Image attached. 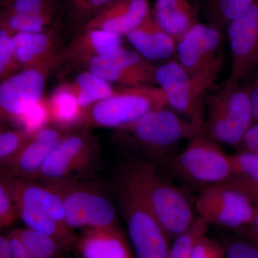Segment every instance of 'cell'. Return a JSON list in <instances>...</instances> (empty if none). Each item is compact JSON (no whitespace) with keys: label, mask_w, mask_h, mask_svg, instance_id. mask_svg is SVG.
Listing matches in <instances>:
<instances>
[{"label":"cell","mask_w":258,"mask_h":258,"mask_svg":"<svg viewBox=\"0 0 258 258\" xmlns=\"http://www.w3.org/2000/svg\"><path fill=\"white\" fill-rule=\"evenodd\" d=\"M118 175L143 198L169 237L174 238L192 224L195 217L189 199L161 175L156 164L135 158L122 166Z\"/></svg>","instance_id":"cell-1"},{"label":"cell","mask_w":258,"mask_h":258,"mask_svg":"<svg viewBox=\"0 0 258 258\" xmlns=\"http://www.w3.org/2000/svg\"><path fill=\"white\" fill-rule=\"evenodd\" d=\"M202 128L165 108L150 112L132 124L116 129V139L137 153L139 159L161 165L178 144L192 139Z\"/></svg>","instance_id":"cell-2"},{"label":"cell","mask_w":258,"mask_h":258,"mask_svg":"<svg viewBox=\"0 0 258 258\" xmlns=\"http://www.w3.org/2000/svg\"><path fill=\"white\" fill-rule=\"evenodd\" d=\"M206 104L202 132L217 143L237 147L254 122L248 88L229 79L208 97Z\"/></svg>","instance_id":"cell-3"},{"label":"cell","mask_w":258,"mask_h":258,"mask_svg":"<svg viewBox=\"0 0 258 258\" xmlns=\"http://www.w3.org/2000/svg\"><path fill=\"white\" fill-rule=\"evenodd\" d=\"M46 182L60 195L71 230L119 227L116 208L97 183L83 177Z\"/></svg>","instance_id":"cell-4"},{"label":"cell","mask_w":258,"mask_h":258,"mask_svg":"<svg viewBox=\"0 0 258 258\" xmlns=\"http://www.w3.org/2000/svg\"><path fill=\"white\" fill-rule=\"evenodd\" d=\"M222 64L221 55L208 67L189 74L179 62L173 61L157 68L156 80L165 94L168 105L187 120L203 126V97L217 79Z\"/></svg>","instance_id":"cell-5"},{"label":"cell","mask_w":258,"mask_h":258,"mask_svg":"<svg viewBox=\"0 0 258 258\" xmlns=\"http://www.w3.org/2000/svg\"><path fill=\"white\" fill-rule=\"evenodd\" d=\"M166 106L167 100L160 88L123 87L117 90L113 96L83 110L80 124L116 130Z\"/></svg>","instance_id":"cell-6"},{"label":"cell","mask_w":258,"mask_h":258,"mask_svg":"<svg viewBox=\"0 0 258 258\" xmlns=\"http://www.w3.org/2000/svg\"><path fill=\"white\" fill-rule=\"evenodd\" d=\"M116 195L118 212L128 229L136 258L169 257L170 237L143 198L120 176Z\"/></svg>","instance_id":"cell-7"},{"label":"cell","mask_w":258,"mask_h":258,"mask_svg":"<svg viewBox=\"0 0 258 258\" xmlns=\"http://www.w3.org/2000/svg\"><path fill=\"white\" fill-rule=\"evenodd\" d=\"M162 164L183 179L203 188L225 182L233 175L229 155L202 130L190 139L182 152L170 156Z\"/></svg>","instance_id":"cell-8"},{"label":"cell","mask_w":258,"mask_h":258,"mask_svg":"<svg viewBox=\"0 0 258 258\" xmlns=\"http://www.w3.org/2000/svg\"><path fill=\"white\" fill-rule=\"evenodd\" d=\"M57 63L55 59L25 68L0 81V125L18 128L25 113L43 99L47 76Z\"/></svg>","instance_id":"cell-9"},{"label":"cell","mask_w":258,"mask_h":258,"mask_svg":"<svg viewBox=\"0 0 258 258\" xmlns=\"http://www.w3.org/2000/svg\"><path fill=\"white\" fill-rule=\"evenodd\" d=\"M99 146L86 128L67 132L52 148L37 179L43 181L82 177L94 166Z\"/></svg>","instance_id":"cell-10"},{"label":"cell","mask_w":258,"mask_h":258,"mask_svg":"<svg viewBox=\"0 0 258 258\" xmlns=\"http://www.w3.org/2000/svg\"><path fill=\"white\" fill-rule=\"evenodd\" d=\"M195 211L209 225L233 231L252 223L254 204L245 194L225 181L204 187L197 199Z\"/></svg>","instance_id":"cell-11"},{"label":"cell","mask_w":258,"mask_h":258,"mask_svg":"<svg viewBox=\"0 0 258 258\" xmlns=\"http://www.w3.org/2000/svg\"><path fill=\"white\" fill-rule=\"evenodd\" d=\"M91 71L109 83L125 87L154 86L157 67L139 52L120 47L106 55L96 57L84 64Z\"/></svg>","instance_id":"cell-12"},{"label":"cell","mask_w":258,"mask_h":258,"mask_svg":"<svg viewBox=\"0 0 258 258\" xmlns=\"http://www.w3.org/2000/svg\"><path fill=\"white\" fill-rule=\"evenodd\" d=\"M232 64L230 79L240 81L255 68L258 58V0L227 27Z\"/></svg>","instance_id":"cell-13"},{"label":"cell","mask_w":258,"mask_h":258,"mask_svg":"<svg viewBox=\"0 0 258 258\" xmlns=\"http://www.w3.org/2000/svg\"><path fill=\"white\" fill-rule=\"evenodd\" d=\"M67 132L52 124L37 131L14 157L0 166V174L18 179H36L49 153Z\"/></svg>","instance_id":"cell-14"},{"label":"cell","mask_w":258,"mask_h":258,"mask_svg":"<svg viewBox=\"0 0 258 258\" xmlns=\"http://www.w3.org/2000/svg\"><path fill=\"white\" fill-rule=\"evenodd\" d=\"M222 42L217 27L195 24L176 42L179 64L189 74L201 71L221 55Z\"/></svg>","instance_id":"cell-15"},{"label":"cell","mask_w":258,"mask_h":258,"mask_svg":"<svg viewBox=\"0 0 258 258\" xmlns=\"http://www.w3.org/2000/svg\"><path fill=\"white\" fill-rule=\"evenodd\" d=\"M0 175L5 178L9 186L15 208L22 207L30 209L48 215L66 225L62 199L49 183L40 180L18 179Z\"/></svg>","instance_id":"cell-16"},{"label":"cell","mask_w":258,"mask_h":258,"mask_svg":"<svg viewBox=\"0 0 258 258\" xmlns=\"http://www.w3.org/2000/svg\"><path fill=\"white\" fill-rule=\"evenodd\" d=\"M148 0H113L86 22L84 29H98L123 36L150 15Z\"/></svg>","instance_id":"cell-17"},{"label":"cell","mask_w":258,"mask_h":258,"mask_svg":"<svg viewBox=\"0 0 258 258\" xmlns=\"http://www.w3.org/2000/svg\"><path fill=\"white\" fill-rule=\"evenodd\" d=\"M82 231L75 247L81 258H134L119 227Z\"/></svg>","instance_id":"cell-18"},{"label":"cell","mask_w":258,"mask_h":258,"mask_svg":"<svg viewBox=\"0 0 258 258\" xmlns=\"http://www.w3.org/2000/svg\"><path fill=\"white\" fill-rule=\"evenodd\" d=\"M58 34V27L52 25L45 32L13 35L15 60L19 69L35 67L59 58Z\"/></svg>","instance_id":"cell-19"},{"label":"cell","mask_w":258,"mask_h":258,"mask_svg":"<svg viewBox=\"0 0 258 258\" xmlns=\"http://www.w3.org/2000/svg\"><path fill=\"white\" fill-rule=\"evenodd\" d=\"M122 47L120 35L98 29H83L63 50L59 52L62 60L85 64L96 57L111 53Z\"/></svg>","instance_id":"cell-20"},{"label":"cell","mask_w":258,"mask_h":258,"mask_svg":"<svg viewBox=\"0 0 258 258\" xmlns=\"http://www.w3.org/2000/svg\"><path fill=\"white\" fill-rule=\"evenodd\" d=\"M126 36L137 52L147 60H164L176 50L174 37L164 31L151 14Z\"/></svg>","instance_id":"cell-21"},{"label":"cell","mask_w":258,"mask_h":258,"mask_svg":"<svg viewBox=\"0 0 258 258\" xmlns=\"http://www.w3.org/2000/svg\"><path fill=\"white\" fill-rule=\"evenodd\" d=\"M152 16L176 42L197 23L195 9L189 0H157Z\"/></svg>","instance_id":"cell-22"},{"label":"cell","mask_w":258,"mask_h":258,"mask_svg":"<svg viewBox=\"0 0 258 258\" xmlns=\"http://www.w3.org/2000/svg\"><path fill=\"white\" fill-rule=\"evenodd\" d=\"M16 212L18 218L23 222L27 228L55 239L68 252L76 247L79 236L68 226L48 215L30 209L19 207L16 208Z\"/></svg>","instance_id":"cell-23"},{"label":"cell","mask_w":258,"mask_h":258,"mask_svg":"<svg viewBox=\"0 0 258 258\" xmlns=\"http://www.w3.org/2000/svg\"><path fill=\"white\" fill-rule=\"evenodd\" d=\"M47 102L50 122L52 125L69 131L74 125H80L83 110L69 85L56 89Z\"/></svg>","instance_id":"cell-24"},{"label":"cell","mask_w":258,"mask_h":258,"mask_svg":"<svg viewBox=\"0 0 258 258\" xmlns=\"http://www.w3.org/2000/svg\"><path fill=\"white\" fill-rule=\"evenodd\" d=\"M68 85L82 110L113 96L117 91L112 87L111 83L88 70L78 75L74 81Z\"/></svg>","instance_id":"cell-25"},{"label":"cell","mask_w":258,"mask_h":258,"mask_svg":"<svg viewBox=\"0 0 258 258\" xmlns=\"http://www.w3.org/2000/svg\"><path fill=\"white\" fill-rule=\"evenodd\" d=\"M31 258H62L68 252L55 239L27 228L15 229Z\"/></svg>","instance_id":"cell-26"},{"label":"cell","mask_w":258,"mask_h":258,"mask_svg":"<svg viewBox=\"0 0 258 258\" xmlns=\"http://www.w3.org/2000/svg\"><path fill=\"white\" fill-rule=\"evenodd\" d=\"M54 15H0V28L13 35L46 31L52 26Z\"/></svg>","instance_id":"cell-27"},{"label":"cell","mask_w":258,"mask_h":258,"mask_svg":"<svg viewBox=\"0 0 258 258\" xmlns=\"http://www.w3.org/2000/svg\"><path fill=\"white\" fill-rule=\"evenodd\" d=\"M254 0H210L209 13L217 26L227 28L232 20L242 14Z\"/></svg>","instance_id":"cell-28"},{"label":"cell","mask_w":258,"mask_h":258,"mask_svg":"<svg viewBox=\"0 0 258 258\" xmlns=\"http://www.w3.org/2000/svg\"><path fill=\"white\" fill-rule=\"evenodd\" d=\"M208 225V222L202 217H195L187 230L174 237L168 258H191V249L195 241L200 236L207 233Z\"/></svg>","instance_id":"cell-29"},{"label":"cell","mask_w":258,"mask_h":258,"mask_svg":"<svg viewBox=\"0 0 258 258\" xmlns=\"http://www.w3.org/2000/svg\"><path fill=\"white\" fill-rule=\"evenodd\" d=\"M32 134L23 129L0 125V166L14 157Z\"/></svg>","instance_id":"cell-30"},{"label":"cell","mask_w":258,"mask_h":258,"mask_svg":"<svg viewBox=\"0 0 258 258\" xmlns=\"http://www.w3.org/2000/svg\"><path fill=\"white\" fill-rule=\"evenodd\" d=\"M51 0H10L0 8V15H54Z\"/></svg>","instance_id":"cell-31"},{"label":"cell","mask_w":258,"mask_h":258,"mask_svg":"<svg viewBox=\"0 0 258 258\" xmlns=\"http://www.w3.org/2000/svg\"><path fill=\"white\" fill-rule=\"evenodd\" d=\"M18 71L20 69L15 60L13 34L0 28V81Z\"/></svg>","instance_id":"cell-32"},{"label":"cell","mask_w":258,"mask_h":258,"mask_svg":"<svg viewBox=\"0 0 258 258\" xmlns=\"http://www.w3.org/2000/svg\"><path fill=\"white\" fill-rule=\"evenodd\" d=\"M18 220L13 195L6 180L0 175V232Z\"/></svg>","instance_id":"cell-33"},{"label":"cell","mask_w":258,"mask_h":258,"mask_svg":"<svg viewBox=\"0 0 258 258\" xmlns=\"http://www.w3.org/2000/svg\"><path fill=\"white\" fill-rule=\"evenodd\" d=\"M229 157L233 175L247 176L258 181V152H239Z\"/></svg>","instance_id":"cell-34"},{"label":"cell","mask_w":258,"mask_h":258,"mask_svg":"<svg viewBox=\"0 0 258 258\" xmlns=\"http://www.w3.org/2000/svg\"><path fill=\"white\" fill-rule=\"evenodd\" d=\"M236 235L227 238L223 244L225 258H258V244Z\"/></svg>","instance_id":"cell-35"},{"label":"cell","mask_w":258,"mask_h":258,"mask_svg":"<svg viewBox=\"0 0 258 258\" xmlns=\"http://www.w3.org/2000/svg\"><path fill=\"white\" fill-rule=\"evenodd\" d=\"M191 258H225L223 244L204 234L195 241Z\"/></svg>","instance_id":"cell-36"},{"label":"cell","mask_w":258,"mask_h":258,"mask_svg":"<svg viewBox=\"0 0 258 258\" xmlns=\"http://www.w3.org/2000/svg\"><path fill=\"white\" fill-rule=\"evenodd\" d=\"M112 1L113 0H69L70 9L74 18L88 19V20Z\"/></svg>","instance_id":"cell-37"},{"label":"cell","mask_w":258,"mask_h":258,"mask_svg":"<svg viewBox=\"0 0 258 258\" xmlns=\"http://www.w3.org/2000/svg\"><path fill=\"white\" fill-rule=\"evenodd\" d=\"M236 189L245 194L254 205H258V181L247 176L232 175L227 181Z\"/></svg>","instance_id":"cell-38"},{"label":"cell","mask_w":258,"mask_h":258,"mask_svg":"<svg viewBox=\"0 0 258 258\" xmlns=\"http://www.w3.org/2000/svg\"><path fill=\"white\" fill-rule=\"evenodd\" d=\"M239 152H258V123L254 121L236 147Z\"/></svg>","instance_id":"cell-39"},{"label":"cell","mask_w":258,"mask_h":258,"mask_svg":"<svg viewBox=\"0 0 258 258\" xmlns=\"http://www.w3.org/2000/svg\"><path fill=\"white\" fill-rule=\"evenodd\" d=\"M9 241L10 258H31L26 246L14 230L7 234Z\"/></svg>","instance_id":"cell-40"},{"label":"cell","mask_w":258,"mask_h":258,"mask_svg":"<svg viewBox=\"0 0 258 258\" xmlns=\"http://www.w3.org/2000/svg\"><path fill=\"white\" fill-rule=\"evenodd\" d=\"M252 115L254 121L258 123V80L256 79L252 86L248 88Z\"/></svg>","instance_id":"cell-41"},{"label":"cell","mask_w":258,"mask_h":258,"mask_svg":"<svg viewBox=\"0 0 258 258\" xmlns=\"http://www.w3.org/2000/svg\"><path fill=\"white\" fill-rule=\"evenodd\" d=\"M235 231L248 232V233L252 234V235L258 237V205H254V214L252 223L248 226H244V227L236 229L232 232H235Z\"/></svg>","instance_id":"cell-42"},{"label":"cell","mask_w":258,"mask_h":258,"mask_svg":"<svg viewBox=\"0 0 258 258\" xmlns=\"http://www.w3.org/2000/svg\"><path fill=\"white\" fill-rule=\"evenodd\" d=\"M0 258H10L8 236L3 235L1 232H0Z\"/></svg>","instance_id":"cell-43"},{"label":"cell","mask_w":258,"mask_h":258,"mask_svg":"<svg viewBox=\"0 0 258 258\" xmlns=\"http://www.w3.org/2000/svg\"><path fill=\"white\" fill-rule=\"evenodd\" d=\"M236 235L242 236V237H245L248 240L252 241L254 243L258 244V237L252 235V234L248 233V232H242V231H235L233 232Z\"/></svg>","instance_id":"cell-44"},{"label":"cell","mask_w":258,"mask_h":258,"mask_svg":"<svg viewBox=\"0 0 258 258\" xmlns=\"http://www.w3.org/2000/svg\"><path fill=\"white\" fill-rule=\"evenodd\" d=\"M10 0H0V8L3 6V5L8 3V2H10Z\"/></svg>","instance_id":"cell-45"},{"label":"cell","mask_w":258,"mask_h":258,"mask_svg":"<svg viewBox=\"0 0 258 258\" xmlns=\"http://www.w3.org/2000/svg\"><path fill=\"white\" fill-rule=\"evenodd\" d=\"M255 67L257 68V80H258V58H257V62H256Z\"/></svg>","instance_id":"cell-46"}]
</instances>
